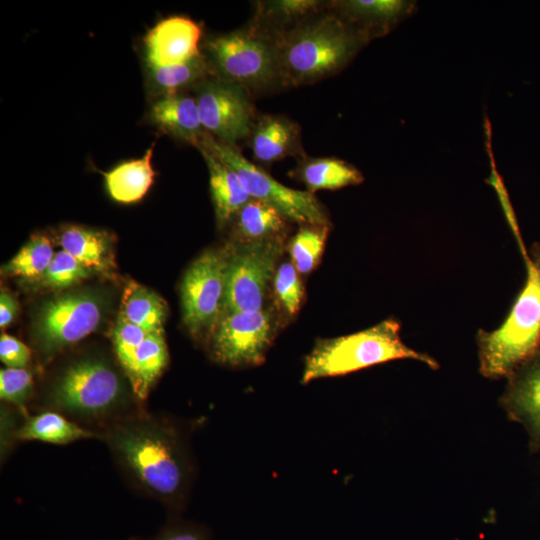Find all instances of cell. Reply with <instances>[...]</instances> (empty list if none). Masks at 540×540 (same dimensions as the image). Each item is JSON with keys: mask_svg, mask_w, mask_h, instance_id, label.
I'll return each mask as SVG.
<instances>
[{"mask_svg": "<svg viewBox=\"0 0 540 540\" xmlns=\"http://www.w3.org/2000/svg\"><path fill=\"white\" fill-rule=\"evenodd\" d=\"M124 476L141 493L180 508L193 479L188 446L164 417L135 412L100 431Z\"/></svg>", "mask_w": 540, "mask_h": 540, "instance_id": "cell-1", "label": "cell"}, {"mask_svg": "<svg viewBox=\"0 0 540 540\" xmlns=\"http://www.w3.org/2000/svg\"><path fill=\"white\" fill-rule=\"evenodd\" d=\"M274 40L282 88L312 84L339 73L370 42L328 7Z\"/></svg>", "mask_w": 540, "mask_h": 540, "instance_id": "cell-2", "label": "cell"}, {"mask_svg": "<svg viewBox=\"0 0 540 540\" xmlns=\"http://www.w3.org/2000/svg\"><path fill=\"white\" fill-rule=\"evenodd\" d=\"M49 410L82 425H96L99 431L133 414L127 411L126 387L115 369L95 357L68 365L50 388Z\"/></svg>", "mask_w": 540, "mask_h": 540, "instance_id": "cell-3", "label": "cell"}, {"mask_svg": "<svg viewBox=\"0 0 540 540\" xmlns=\"http://www.w3.org/2000/svg\"><path fill=\"white\" fill-rule=\"evenodd\" d=\"M400 328L396 319L389 318L357 333L318 341L305 359L301 382L345 375L397 359L418 360L438 368L432 357L403 343Z\"/></svg>", "mask_w": 540, "mask_h": 540, "instance_id": "cell-4", "label": "cell"}, {"mask_svg": "<svg viewBox=\"0 0 540 540\" xmlns=\"http://www.w3.org/2000/svg\"><path fill=\"white\" fill-rule=\"evenodd\" d=\"M524 259L526 282L506 319L477 335L480 372L488 378L509 377L540 347V273L529 256Z\"/></svg>", "mask_w": 540, "mask_h": 540, "instance_id": "cell-5", "label": "cell"}, {"mask_svg": "<svg viewBox=\"0 0 540 540\" xmlns=\"http://www.w3.org/2000/svg\"><path fill=\"white\" fill-rule=\"evenodd\" d=\"M203 49L213 76L240 85L250 94L280 87L275 40L249 23L210 36Z\"/></svg>", "mask_w": 540, "mask_h": 540, "instance_id": "cell-6", "label": "cell"}, {"mask_svg": "<svg viewBox=\"0 0 540 540\" xmlns=\"http://www.w3.org/2000/svg\"><path fill=\"white\" fill-rule=\"evenodd\" d=\"M197 148H205L222 160L237 174L251 198L276 207L288 220L302 225H329L325 208L314 193L279 183L247 160L236 145L222 142L206 132Z\"/></svg>", "mask_w": 540, "mask_h": 540, "instance_id": "cell-7", "label": "cell"}, {"mask_svg": "<svg viewBox=\"0 0 540 540\" xmlns=\"http://www.w3.org/2000/svg\"><path fill=\"white\" fill-rule=\"evenodd\" d=\"M283 244V235H279L260 240H240L239 245L226 250L223 314L263 309L267 285L276 273Z\"/></svg>", "mask_w": 540, "mask_h": 540, "instance_id": "cell-8", "label": "cell"}, {"mask_svg": "<svg viewBox=\"0 0 540 540\" xmlns=\"http://www.w3.org/2000/svg\"><path fill=\"white\" fill-rule=\"evenodd\" d=\"M226 268V250H208L189 266L183 277V321L195 337L211 335L223 314Z\"/></svg>", "mask_w": 540, "mask_h": 540, "instance_id": "cell-9", "label": "cell"}, {"mask_svg": "<svg viewBox=\"0 0 540 540\" xmlns=\"http://www.w3.org/2000/svg\"><path fill=\"white\" fill-rule=\"evenodd\" d=\"M102 316V301L92 292H73L52 298L39 310L36 343L44 355L51 356L95 331Z\"/></svg>", "mask_w": 540, "mask_h": 540, "instance_id": "cell-10", "label": "cell"}, {"mask_svg": "<svg viewBox=\"0 0 540 540\" xmlns=\"http://www.w3.org/2000/svg\"><path fill=\"white\" fill-rule=\"evenodd\" d=\"M192 90L208 134L232 145L248 139L257 116L245 88L212 75Z\"/></svg>", "mask_w": 540, "mask_h": 540, "instance_id": "cell-11", "label": "cell"}, {"mask_svg": "<svg viewBox=\"0 0 540 540\" xmlns=\"http://www.w3.org/2000/svg\"><path fill=\"white\" fill-rule=\"evenodd\" d=\"M270 310L224 313L211 333L210 351L229 366L261 364L274 334Z\"/></svg>", "mask_w": 540, "mask_h": 540, "instance_id": "cell-12", "label": "cell"}, {"mask_svg": "<svg viewBox=\"0 0 540 540\" xmlns=\"http://www.w3.org/2000/svg\"><path fill=\"white\" fill-rule=\"evenodd\" d=\"M201 27L192 19L172 16L157 23L144 39L146 62L164 66L187 62L202 52Z\"/></svg>", "mask_w": 540, "mask_h": 540, "instance_id": "cell-13", "label": "cell"}, {"mask_svg": "<svg viewBox=\"0 0 540 540\" xmlns=\"http://www.w3.org/2000/svg\"><path fill=\"white\" fill-rule=\"evenodd\" d=\"M327 7L371 41L410 17L417 4L411 0H334L327 1Z\"/></svg>", "mask_w": 540, "mask_h": 540, "instance_id": "cell-14", "label": "cell"}, {"mask_svg": "<svg viewBox=\"0 0 540 540\" xmlns=\"http://www.w3.org/2000/svg\"><path fill=\"white\" fill-rule=\"evenodd\" d=\"M510 417L522 423L530 436V446L540 448V347L510 376L501 398Z\"/></svg>", "mask_w": 540, "mask_h": 540, "instance_id": "cell-15", "label": "cell"}, {"mask_svg": "<svg viewBox=\"0 0 540 540\" xmlns=\"http://www.w3.org/2000/svg\"><path fill=\"white\" fill-rule=\"evenodd\" d=\"M248 139L252 154L259 162L272 163L289 156H305L300 126L283 115L257 116Z\"/></svg>", "mask_w": 540, "mask_h": 540, "instance_id": "cell-16", "label": "cell"}, {"mask_svg": "<svg viewBox=\"0 0 540 540\" xmlns=\"http://www.w3.org/2000/svg\"><path fill=\"white\" fill-rule=\"evenodd\" d=\"M149 119L165 133L195 147L206 133L195 97L184 92L161 95L151 105Z\"/></svg>", "mask_w": 540, "mask_h": 540, "instance_id": "cell-17", "label": "cell"}, {"mask_svg": "<svg viewBox=\"0 0 540 540\" xmlns=\"http://www.w3.org/2000/svg\"><path fill=\"white\" fill-rule=\"evenodd\" d=\"M326 8L327 1L320 0L256 1L252 18L248 23L274 38Z\"/></svg>", "mask_w": 540, "mask_h": 540, "instance_id": "cell-18", "label": "cell"}, {"mask_svg": "<svg viewBox=\"0 0 540 540\" xmlns=\"http://www.w3.org/2000/svg\"><path fill=\"white\" fill-rule=\"evenodd\" d=\"M208 171L212 201L219 225L233 220L238 211L251 199L239 177L222 160L205 148H199Z\"/></svg>", "mask_w": 540, "mask_h": 540, "instance_id": "cell-19", "label": "cell"}, {"mask_svg": "<svg viewBox=\"0 0 540 540\" xmlns=\"http://www.w3.org/2000/svg\"><path fill=\"white\" fill-rule=\"evenodd\" d=\"M292 177L301 181L308 191L337 190L363 182L362 173L352 164L334 157H301Z\"/></svg>", "mask_w": 540, "mask_h": 540, "instance_id": "cell-20", "label": "cell"}, {"mask_svg": "<svg viewBox=\"0 0 540 540\" xmlns=\"http://www.w3.org/2000/svg\"><path fill=\"white\" fill-rule=\"evenodd\" d=\"M152 145L142 158L120 163L104 173L107 191L112 199L120 203H134L144 197L154 179L151 159Z\"/></svg>", "mask_w": 540, "mask_h": 540, "instance_id": "cell-21", "label": "cell"}, {"mask_svg": "<svg viewBox=\"0 0 540 540\" xmlns=\"http://www.w3.org/2000/svg\"><path fill=\"white\" fill-rule=\"evenodd\" d=\"M15 436L22 441L35 440L64 445L82 439L99 437V434L56 411L46 410L27 417L15 431Z\"/></svg>", "mask_w": 540, "mask_h": 540, "instance_id": "cell-22", "label": "cell"}, {"mask_svg": "<svg viewBox=\"0 0 540 540\" xmlns=\"http://www.w3.org/2000/svg\"><path fill=\"white\" fill-rule=\"evenodd\" d=\"M60 244L63 251L93 271L113 270L110 238L104 231L70 226L62 232Z\"/></svg>", "mask_w": 540, "mask_h": 540, "instance_id": "cell-23", "label": "cell"}, {"mask_svg": "<svg viewBox=\"0 0 540 540\" xmlns=\"http://www.w3.org/2000/svg\"><path fill=\"white\" fill-rule=\"evenodd\" d=\"M164 330L149 333L138 347L127 380L136 399L145 400L168 363Z\"/></svg>", "mask_w": 540, "mask_h": 540, "instance_id": "cell-24", "label": "cell"}, {"mask_svg": "<svg viewBox=\"0 0 540 540\" xmlns=\"http://www.w3.org/2000/svg\"><path fill=\"white\" fill-rule=\"evenodd\" d=\"M166 312L165 301L143 285L130 281L124 288L118 317L152 333L163 330Z\"/></svg>", "mask_w": 540, "mask_h": 540, "instance_id": "cell-25", "label": "cell"}, {"mask_svg": "<svg viewBox=\"0 0 540 540\" xmlns=\"http://www.w3.org/2000/svg\"><path fill=\"white\" fill-rule=\"evenodd\" d=\"M233 220L240 240H260L284 235L288 219L276 207L251 198Z\"/></svg>", "mask_w": 540, "mask_h": 540, "instance_id": "cell-26", "label": "cell"}, {"mask_svg": "<svg viewBox=\"0 0 540 540\" xmlns=\"http://www.w3.org/2000/svg\"><path fill=\"white\" fill-rule=\"evenodd\" d=\"M147 69L150 84L162 95L179 93L188 87L193 88L212 76L202 53L187 62L164 66L147 65Z\"/></svg>", "mask_w": 540, "mask_h": 540, "instance_id": "cell-27", "label": "cell"}, {"mask_svg": "<svg viewBox=\"0 0 540 540\" xmlns=\"http://www.w3.org/2000/svg\"><path fill=\"white\" fill-rule=\"evenodd\" d=\"M55 253L50 240L43 235L33 236L20 251L2 267V273L24 278H40Z\"/></svg>", "mask_w": 540, "mask_h": 540, "instance_id": "cell-28", "label": "cell"}, {"mask_svg": "<svg viewBox=\"0 0 540 540\" xmlns=\"http://www.w3.org/2000/svg\"><path fill=\"white\" fill-rule=\"evenodd\" d=\"M329 225L303 224L289 243L292 264L299 273L311 272L322 255Z\"/></svg>", "mask_w": 540, "mask_h": 540, "instance_id": "cell-29", "label": "cell"}, {"mask_svg": "<svg viewBox=\"0 0 540 540\" xmlns=\"http://www.w3.org/2000/svg\"><path fill=\"white\" fill-rule=\"evenodd\" d=\"M92 272L93 270L61 250L55 253L50 265L39 280L43 287L63 289L89 277Z\"/></svg>", "mask_w": 540, "mask_h": 540, "instance_id": "cell-30", "label": "cell"}, {"mask_svg": "<svg viewBox=\"0 0 540 540\" xmlns=\"http://www.w3.org/2000/svg\"><path fill=\"white\" fill-rule=\"evenodd\" d=\"M149 333L141 327L117 318V322L112 331V342L117 360L122 367L127 378L131 371L135 353Z\"/></svg>", "mask_w": 540, "mask_h": 540, "instance_id": "cell-31", "label": "cell"}, {"mask_svg": "<svg viewBox=\"0 0 540 540\" xmlns=\"http://www.w3.org/2000/svg\"><path fill=\"white\" fill-rule=\"evenodd\" d=\"M298 271L291 263L281 264L273 278L274 292L283 309L294 315L303 300L304 288Z\"/></svg>", "mask_w": 540, "mask_h": 540, "instance_id": "cell-32", "label": "cell"}, {"mask_svg": "<svg viewBox=\"0 0 540 540\" xmlns=\"http://www.w3.org/2000/svg\"><path fill=\"white\" fill-rule=\"evenodd\" d=\"M33 389L32 373L26 368H5L0 371V397L24 409Z\"/></svg>", "mask_w": 540, "mask_h": 540, "instance_id": "cell-33", "label": "cell"}, {"mask_svg": "<svg viewBox=\"0 0 540 540\" xmlns=\"http://www.w3.org/2000/svg\"><path fill=\"white\" fill-rule=\"evenodd\" d=\"M138 540H210V535L201 525L178 520L170 522L152 537Z\"/></svg>", "mask_w": 540, "mask_h": 540, "instance_id": "cell-34", "label": "cell"}, {"mask_svg": "<svg viewBox=\"0 0 540 540\" xmlns=\"http://www.w3.org/2000/svg\"><path fill=\"white\" fill-rule=\"evenodd\" d=\"M30 358V349L23 342L5 333L1 335L0 359L7 368H26Z\"/></svg>", "mask_w": 540, "mask_h": 540, "instance_id": "cell-35", "label": "cell"}, {"mask_svg": "<svg viewBox=\"0 0 540 540\" xmlns=\"http://www.w3.org/2000/svg\"><path fill=\"white\" fill-rule=\"evenodd\" d=\"M18 310L16 300L5 290L0 294V326L7 327L15 318Z\"/></svg>", "mask_w": 540, "mask_h": 540, "instance_id": "cell-36", "label": "cell"}, {"mask_svg": "<svg viewBox=\"0 0 540 540\" xmlns=\"http://www.w3.org/2000/svg\"><path fill=\"white\" fill-rule=\"evenodd\" d=\"M533 255H534V259L532 261L540 273V247L537 248L536 251H534Z\"/></svg>", "mask_w": 540, "mask_h": 540, "instance_id": "cell-37", "label": "cell"}]
</instances>
